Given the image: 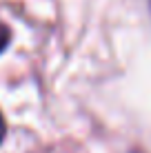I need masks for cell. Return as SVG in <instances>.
I'll return each mask as SVG.
<instances>
[{
  "label": "cell",
  "instance_id": "3957f363",
  "mask_svg": "<svg viewBox=\"0 0 151 153\" xmlns=\"http://www.w3.org/2000/svg\"><path fill=\"white\" fill-rule=\"evenodd\" d=\"M149 9H151V0H149Z\"/></svg>",
  "mask_w": 151,
  "mask_h": 153
},
{
  "label": "cell",
  "instance_id": "6da1fadb",
  "mask_svg": "<svg viewBox=\"0 0 151 153\" xmlns=\"http://www.w3.org/2000/svg\"><path fill=\"white\" fill-rule=\"evenodd\" d=\"M9 40H11V31H9V27H4V25H0V53H2V51L7 49Z\"/></svg>",
  "mask_w": 151,
  "mask_h": 153
},
{
  "label": "cell",
  "instance_id": "7a4b0ae2",
  "mask_svg": "<svg viewBox=\"0 0 151 153\" xmlns=\"http://www.w3.org/2000/svg\"><path fill=\"white\" fill-rule=\"evenodd\" d=\"M4 131H7V126H4V118H2V113H0V144H2V140H4Z\"/></svg>",
  "mask_w": 151,
  "mask_h": 153
}]
</instances>
